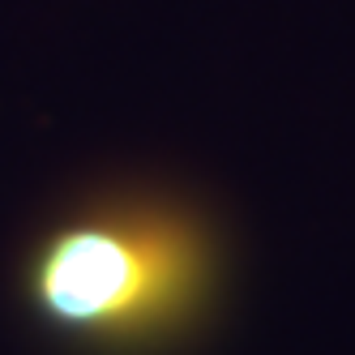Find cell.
<instances>
[{
    "label": "cell",
    "mask_w": 355,
    "mask_h": 355,
    "mask_svg": "<svg viewBox=\"0 0 355 355\" xmlns=\"http://www.w3.org/2000/svg\"><path fill=\"white\" fill-rule=\"evenodd\" d=\"M17 304L69 355H175L227 287V236L201 201L116 184L60 210L17 261Z\"/></svg>",
    "instance_id": "1"
}]
</instances>
